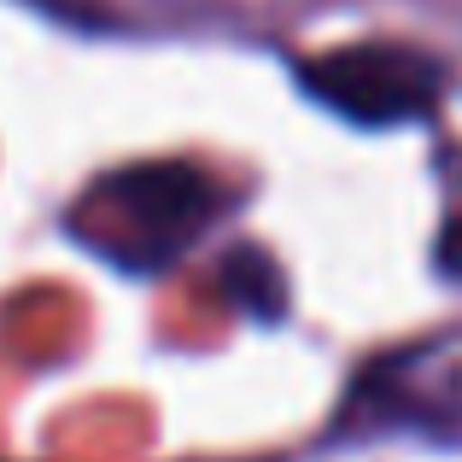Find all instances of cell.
<instances>
[{
    "label": "cell",
    "instance_id": "obj_3",
    "mask_svg": "<svg viewBox=\"0 0 462 462\" xmlns=\"http://www.w3.org/2000/svg\"><path fill=\"white\" fill-rule=\"evenodd\" d=\"M439 270L451 275V282H462V217H451L439 235Z\"/></svg>",
    "mask_w": 462,
    "mask_h": 462
},
{
    "label": "cell",
    "instance_id": "obj_2",
    "mask_svg": "<svg viewBox=\"0 0 462 462\" xmlns=\"http://www.w3.org/2000/svg\"><path fill=\"white\" fill-rule=\"evenodd\" d=\"M299 88L310 100H322L328 112H339L346 124L393 129V124H416V117L439 112L445 88H451V65L416 42L374 35V42H346L305 59Z\"/></svg>",
    "mask_w": 462,
    "mask_h": 462
},
{
    "label": "cell",
    "instance_id": "obj_1",
    "mask_svg": "<svg viewBox=\"0 0 462 462\" xmlns=\"http://www.w3.org/2000/svg\"><path fill=\"white\" fill-rule=\"evenodd\" d=\"M223 205L228 188L205 164L158 158V164H124L88 181L65 228L124 275H158L223 217Z\"/></svg>",
    "mask_w": 462,
    "mask_h": 462
}]
</instances>
